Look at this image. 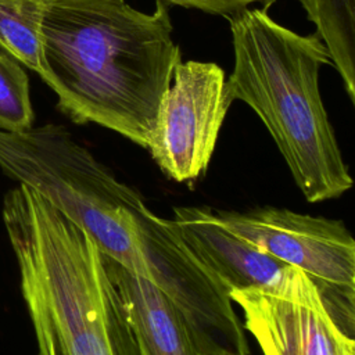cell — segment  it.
I'll list each match as a JSON object with an SVG mask.
<instances>
[{
    "label": "cell",
    "mask_w": 355,
    "mask_h": 355,
    "mask_svg": "<svg viewBox=\"0 0 355 355\" xmlns=\"http://www.w3.org/2000/svg\"><path fill=\"white\" fill-rule=\"evenodd\" d=\"M244 326L263 355H352L355 338L345 334L311 280L287 266L265 287L230 291Z\"/></svg>",
    "instance_id": "52a82bcc"
},
{
    "label": "cell",
    "mask_w": 355,
    "mask_h": 355,
    "mask_svg": "<svg viewBox=\"0 0 355 355\" xmlns=\"http://www.w3.org/2000/svg\"><path fill=\"white\" fill-rule=\"evenodd\" d=\"M1 218L37 355H140L90 234L21 183L4 196Z\"/></svg>",
    "instance_id": "7a4b0ae2"
},
{
    "label": "cell",
    "mask_w": 355,
    "mask_h": 355,
    "mask_svg": "<svg viewBox=\"0 0 355 355\" xmlns=\"http://www.w3.org/2000/svg\"><path fill=\"white\" fill-rule=\"evenodd\" d=\"M172 222L229 294L233 290L265 287L290 266L229 230L216 218L215 209L208 207H176Z\"/></svg>",
    "instance_id": "ba28073f"
},
{
    "label": "cell",
    "mask_w": 355,
    "mask_h": 355,
    "mask_svg": "<svg viewBox=\"0 0 355 355\" xmlns=\"http://www.w3.org/2000/svg\"><path fill=\"white\" fill-rule=\"evenodd\" d=\"M232 101L227 78L218 64H176L147 146L168 178L193 182L207 171Z\"/></svg>",
    "instance_id": "8992f818"
},
{
    "label": "cell",
    "mask_w": 355,
    "mask_h": 355,
    "mask_svg": "<svg viewBox=\"0 0 355 355\" xmlns=\"http://www.w3.org/2000/svg\"><path fill=\"white\" fill-rule=\"evenodd\" d=\"M35 112L24 68L0 51V129L19 132L33 126Z\"/></svg>",
    "instance_id": "7c38bea8"
},
{
    "label": "cell",
    "mask_w": 355,
    "mask_h": 355,
    "mask_svg": "<svg viewBox=\"0 0 355 355\" xmlns=\"http://www.w3.org/2000/svg\"><path fill=\"white\" fill-rule=\"evenodd\" d=\"M103 259L140 355H207L180 309L164 291L104 254Z\"/></svg>",
    "instance_id": "9c48e42d"
},
{
    "label": "cell",
    "mask_w": 355,
    "mask_h": 355,
    "mask_svg": "<svg viewBox=\"0 0 355 355\" xmlns=\"http://www.w3.org/2000/svg\"><path fill=\"white\" fill-rule=\"evenodd\" d=\"M166 1L151 14L125 0H49L40 78L75 123H97L147 148L180 49Z\"/></svg>",
    "instance_id": "6da1fadb"
},
{
    "label": "cell",
    "mask_w": 355,
    "mask_h": 355,
    "mask_svg": "<svg viewBox=\"0 0 355 355\" xmlns=\"http://www.w3.org/2000/svg\"><path fill=\"white\" fill-rule=\"evenodd\" d=\"M323 40L355 107V0H297Z\"/></svg>",
    "instance_id": "30bf717a"
},
{
    "label": "cell",
    "mask_w": 355,
    "mask_h": 355,
    "mask_svg": "<svg viewBox=\"0 0 355 355\" xmlns=\"http://www.w3.org/2000/svg\"><path fill=\"white\" fill-rule=\"evenodd\" d=\"M215 214L233 233L300 269L338 327L355 338V239L343 222L276 207Z\"/></svg>",
    "instance_id": "5b68a950"
},
{
    "label": "cell",
    "mask_w": 355,
    "mask_h": 355,
    "mask_svg": "<svg viewBox=\"0 0 355 355\" xmlns=\"http://www.w3.org/2000/svg\"><path fill=\"white\" fill-rule=\"evenodd\" d=\"M49 0H0V51L43 72L42 25Z\"/></svg>",
    "instance_id": "8fae6325"
},
{
    "label": "cell",
    "mask_w": 355,
    "mask_h": 355,
    "mask_svg": "<svg viewBox=\"0 0 355 355\" xmlns=\"http://www.w3.org/2000/svg\"><path fill=\"white\" fill-rule=\"evenodd\" d=\"M234 65L232 100L261 118L291 176L309 202L340 197L354 184L319 92V71L330 65L319 35H300L266 10L245 8L227 18Z\"/></svg>",
    "instance_id": "3957f363"
},
{
    "label": "cell",
    "mask_w": 355,
    "mask_h": 355,
    "mask_svg": "<svg viewBox=\"0 0 355 355\" xmlns=\"http://www.w3.org/2000/svg\"><path fill=\"white\" fill-rule=\"evenodd\" d=\"M352 355H355V345H354V354Z\"/></svg>",
    "instance_id": "5bb4252c"
},
{
    "label": "cell",
    "mask_w": 355,
    "mask_h": 355,
    "mask_svg": "<svg viewBox=\"0 0 355 355\" xmlns=\"http://www.w3.org/2000/svg\"><path fill=\"white\" fill-rule=\"evenodd\" d=\"M175 6L186 7V8H196L207 14L212 15H222V17H232L245 8L248 6L258 3L263 6V10L269 8L276 0H164Z\"/></svg>",
    "instance_id": "4fadbf2b"
},
{
    "label": "cell",
    "mask_w": 355,
    "mask_h": 355,
    "mask_svg": "<svg viewBox=\"0 0 355 355\" xmlns=\"http://www.w3.org/2000/svg\"><path fill=\"white\" fill-rule=\"evenodd\" d=\"M0 168L80 226L105 257L139 272L140 245L159 216L64 126L0 129Z\"/></svg>",
    "instance_id": "277c9868"
}]
</instances>
